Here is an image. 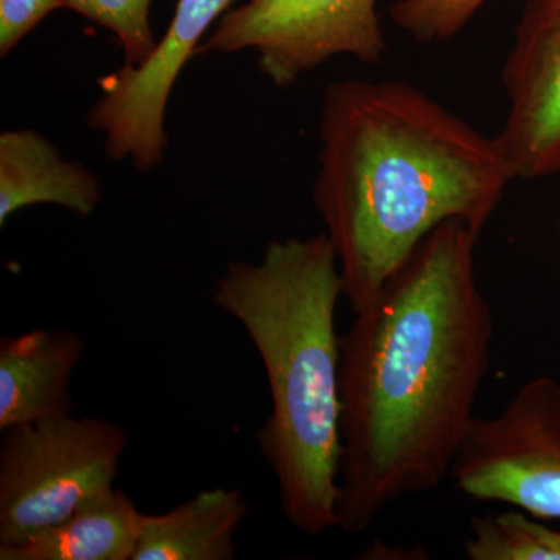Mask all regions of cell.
Masks as SVG:
<instances>
[{
  "label": "cell",
  "instance_id": "1",
  "mask_svg": "<svg viewBox=\"0 0 560 560\" xmlns=\"http://www.w3.org/2000/svg\"><path fill=\"white\" fill-rule=\"evenodd\" d=\"M481 231L447 220L341 337L338 528L360 534L436 489L466 441L489 370L493 315L475 272Z\"/></svg>",
  "mask_w": 560,
  "mask_h": 560
},
{
  "label": "cell",
  "instance_id": "2",
  "mask_svg": "<svg viewBox=\"0 0 560 560\" xmlns=\"http://www.w3.org/2000/svg\"><path fill=\"white\" fill-rule=\"evenodd\" d=\"M319 139L313 205L353 313L444 221L482 231L514 179L497 138L400 81L331 84Z\"/></svg>",
  "mask_w": 560,
  "mask_h": 560
},
{
  "label": "cell",
  "instance_id": "3",
  "mask_svg": "<svg viewBox=\"0 0 560 560\" xmlns=\"http://www.w3.org/2000/svg\"><path fill=\"white\" fill-rule=\"evenodd\" d=\"M341 296L326 232L271 242L256 264L232 261L212 293L264 364L271 412L256 441L278 482L280 510L304 536L338 528Z\"/></svg>",
  "mask_w": 560,
  "mask_h": 560
},
{
  "label": "cell",
  "instance_id": "4",
  "mask_svg": "<svg viewBox=\"0 0 560 560\" xmlns=\"http://www.w3.org/2000/svg\"><path fill=\"white\" fill-rule=\"evenodd\" d=\"M0 547L58 525L113 488L127 431L97 416H57L2 431Z\"/></svg>",
  "mask_w": 560,
  "mask_h": 560
},
{
  "label": "cell",
  "instance_id": "5",
  "mask_svg": "<svg viewBox=\"0 0 560 560\" xmlns=\"http://www.w3.org/2000/svg\"><path fill=\"white\" fill-rule=\"evenodd\" d=\"M451 477L471 499L560 518V383L530 378L499 415L475 418Z\"/></svg>",
  "mask_w": 560,
  "mask_h": 560
},
{
  "label": "cell",
  "instance_id": "6",
  "mask_svg": "<svg viewBox=\"0 0 560 560\" xmlns=\"http://www.w3.org/2000/svg\"><path fill=\"white\" fill-rule=\"evenodd\" d=\"M254 50L275 86L341 55L366 65L386 51L377 0H248L217 22L197 54Z\"/></svg>",
  "mask_w": 560,
  "mask_h": 560
},
{
  "label": "cell",
  "instance_id": "7",
  "mask_svg": "<svg viewBox=\"0 0 560 560\" xmlns=\"http://www.w3.org/2000/svg\"><path fill=\"white\" fill-rule=\"evenodd\" d=\"M235 0H178L167 32L142 65L124 66L101 80L102 97L88 121L105 139L114 161H131L140 172L156 168L167 147L165 113L180 72L212 25Z\"/></svg>",
  "mask_w": 560,
  "mask_h": 560
},
{
  "label": "cell",
  "instance_id": "8",
  "mask_svg": "<svg viewBox=\"0 0 560 560\" xmlns=\"http://www.w3.org/2000/svg\"><path fill=\"white\" fill-rule=\"evenodd\" d=\"M503 84L510 108L497 140L514 179L560 173V0H526Z\"/></svg>",
  "mask_w": 560,
  "mask_h": 560
},
{
  "label": "cell",
  "instance_id": "9",
  "mask_svg": "<svg viewBox=\"0 0 560 560\" xmlns=\"http://www.w3.org/2000/svg\"><path fill=\"white\" fill-rule=\"evenodd\" d=\"M83 338L68 327L35 329L0 340V431L73 415V372Z\"/></svg>",
  "mask_w": 560,
  "mask_h": 560
},
{
  "label": "cell",
  "instance_id": "10",
  "mask_svg": "<svg viewBox=\"0 0 560 560\" xmlns=\"http://www.w3.org/2000/svg\"><path fill=\"white\" fill-rule=\"evenodd\" d=\"M103 201L97 176L33 130L0 136V226L32 206H60L86 219Z\"/></svg>",
  "mask_w": 560,
  "mask_h": 560
},
{
  "label": "cell",
  "instance_id": "11",
  "mask_svg": "<svg viewBox=\"0 0 560 560\" xmlns=\"http://www.w3.org/2000/svg\"><path fill=\"white\" fill-rule=\"evenodd\" d=\"M248 512L241 490H201L164 514H143L132 560H232Z\"/></svg>",
  "mask_w": 560,
  "mask_h": 560
},
{
  "label": "cell",
  "instance_id": "12",
  "mask_svg": "<svg viewBox=\"0 0 560 560\" xmlns=\"http://www.w3.org/2000/svg\"><path fill=\"white\" fill-rule=\"evenodd\" d=\"M142 517L135 501L113 486L58 525L0 547V560H132Z\"/></svg>",
  "mask_w": 560,
  "mask_h": 560
},
{
  "label": "cell",
  "instance_id": "13",
  "mask_svg": "<svg viewBox=\"0 0 560 560\" xmlns=\"http://www.w3.org/2000/svg\"><path fill=\"white\" fill-rule=\"evenodd\" d=\"M153 0H61L62 9L75 11L116 36L124 50L125 65H142L156 50L150 25Z\"/></svg>",
  "mask_w": 560,
  "mask_h": 560
},
{
  "label": "cell",
  "instance_id": "14",
  "mask_svg": "<svg viewBox=\"0 0 560 560\" xmlns=\"http://www.w3.org/2000/svg\"><path fill=\"white\" fill-rule=\"evenodd\" d=\"M464 548L470 560H556L534 533L533 517L521 512L475 518Z\"/></svg>",
  "mask_w": 560,
  "mask_h": 560
},
{
  "label": "cell",
  "instance_id": "15",
  "mask_svg": "<svg viewBox=\"0 0 560 560\" xmlns=\"http://www.w3.org/2000/svg\"><path fill=\"white\" fill-rule=\"evenodd\" d=\"M489 0H399L390 20L418 43H442L458 35Z\"/></svg>",
  "mask_w": 560,
  "mask_h": 560
},
{
  "label": "cell",
  "instance_id": "16",
  "mask_svg": "<svg viewBox=\"0 0 560 560\" xmlns=\"http://www.w3.org/2000/svg\"><path fill=\"white\" fill-rule=\"evenodd\" d=\"M61 0H0V55L9 57L11 50L28 33L60 10Z\"/></svg>",
  "mask_w": 560,
  "mask_h": 560
},
{
  "label": "cell",
  "instance_id": "17",
  "mask_svg": "<svg viewBox=\"0 0 560 560\" xmlns=\"http://www.w3.org/2000/svg\"><path fill=\"white\" fill-rule=\"evenodd\" d=\"M533 529L536 536L539 537L541 544L548 548L556 556V560H560V530L547 528L533 517Z\"/></svg>",
  "mask_w": 560,
  "mask_h": 560
}]
</instances>
